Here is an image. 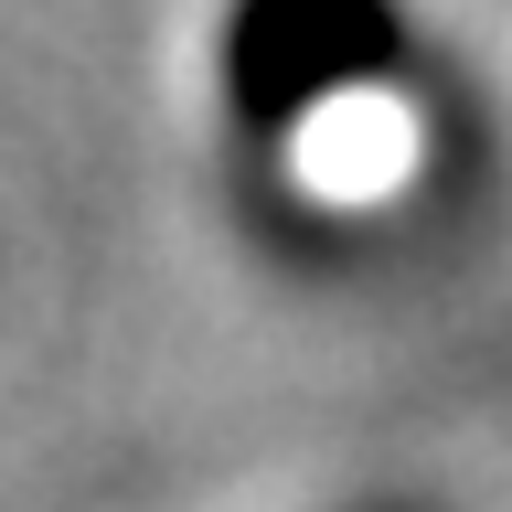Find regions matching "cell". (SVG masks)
<instances>
[{
  "label": "cell",
  "mask_w": 512,
  "mask_h": 512,
  "mask_svg": "<svg viewBox=\"0 0 512 512\" xmlns=\"http://www.w3.org/2000/svg\"><path fill=\"white\" fill-rule=\"evenodd\" d=\"M427 150H438L427 107L406 86H384L374 64L342 75V86H320V96H299L278 118V171L320 214H384V203H406Z\"/></svg>",
  "instance_id": "obj_1"
},
{
  "label": "cell",
  "mask_w": 512,
  "mask_h": 512,
  "mask_svg": "<svg viewBox=\"0 0 512 512\" xmlns=\"http://www.w3.org/2000/svg\"><path fill=\"white\" fill-rule=\"evenodd\" d=\"M395 22L384 0H235V32H224V86L246 118L278 128L299 96L342 86L363 64H384Z\"/></svg>",
  "instance_id": "obj_2"
}]
</instances>
